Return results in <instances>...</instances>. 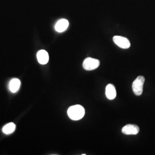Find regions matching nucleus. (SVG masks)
<instances>
[{"mask_svg":"<svg viewBox=\"0 0 155 155\" xmlns=\"http://www.w3.org/2000/svg\"><path fill=\"white\" fill-rule=\"evenodd\" d=\"M140 128L136 125L128 124L122 127V132L126 135H136L138 134Z\"/></svg>","mask_w":155,"mask_h":155,"instance_id":"5","label":"nucleus"},{"mask_svg":"<svg viewBox=\"0 0 155 155\" xmlns=\"http://www.w3.org/2000/svg\"><path fill=\"white\" fill-rule=\"evenodd\" d=\"M100 64L99 60L91 58H87L83 61V67L86 70L91 71L97 68Z\"/></svg>","mask_w":155,"mask_h":155,"instance_id":"3","label":"nucleus"},{"mask_svg":"<svg viewBox=\"0 0 155 155\" xmlns=\"http://www.w3.org/2000/svg\"><path fill=\"white\" fill-rule=\"evenodd\" d=\"M145 82V78L143 76H139L132 84L133 93L135 95H141L143 91V86Z\"/></svg>","mask_w":155,"mask_h":155,"instance_id":"2","label":"nucleus"},{"mask_svg":"<svg viewBox=\"0 0 155 155\" xmlns=\"http://www.w3.org/2000/svg\"><path fill=\"white\" fill-rule=\"evenodd\" d=\"M69 25V22L66 19L59 20L56 22L55 29L58 32H63L66 30Z\"/></svg>","mask_w":155,"mask_h":155,"instance_id":"7","label":"nucleus"},{"mask_svg":"<svg viewBox=\"0 0 155 155\" xmlns=\"http://www.w3.org/2000/svg\"><path fill=\"white\" fill-rule=\"evenodd\" d=\"M16 129V125L14 123L11 122L5 125L2 128V132L6 134H9L13 133Z\"/></svg>","mask_w":155,"mask_h":155,"instance_id":"10","label":"nucleus"},{"mask_svg":"<svg viewBox=\"0 0 155 155\" xmlns=\"http://www.w3.org/2000/svg\"><path fill=\"white\" fill-rule=\"evenodd\" d=\"M68 116L74 121H78L83 118L85 114V110L82 106L80 105L72 106L67 110Z\"/></svg>","mask_w":155,"mask_h":155,"instance_id":"1","label":"nucleus"},{"mask_svg":"<svg viewBox=\"0 0 155 155\" xmlns=\"http://www.w3.org/2000/svg\"><path fill=\"white\" fill-rule=\"evenodd\" d=\"M106 96L109 100H114L117 96L116 89L113 84H108L106 87Z\"/></svg>","mask_w":155,"mask_h":155,"instance_id":"6","label":"nucleus"},{"mask_svg":"<svg viewBox=\"0 0 155 155\" xmlns=\"http://www.w3.org/2000/svg\"><path fill=\"white\" fill-rule=\"evenodd\" d=\"M113 41L119 47L123 49H127L130 47V43L129 40L125 37L115 36L113 37Z\"/></svg>","mask_w":155,"mask_h":155,"instance_id":"4","label":"nucleus"},{"mask_svg":"<svg viewBox=\"0 0 155 155\" xmlns=\"http://www.w3.org/2000/svg\"><path fill=\"white\" fill-rule=\"evenodd\" d=\"M37 59L40 64H47L49 61V55L48 52L45 50H40L37 54Z\"/></svg>","mask_w":155,"mask_h":155,"instance_id":"8","label":"nucleus"},{"mask_svg":"<svg viewBox=\"0 0 155 155\" xmlns=\"http://www.w3.org/2000/svg\"><path fill=\"white\" fill-rule=\"evenodd\" d=\"M20 81L19 79L15 78L12 79L9 82V88L10 91L13 93H15L20 89Z\"/></svg>","mask_w":155,"mask_h":155,"instance_id":"9","label":"nucleus"}]
</instances>
